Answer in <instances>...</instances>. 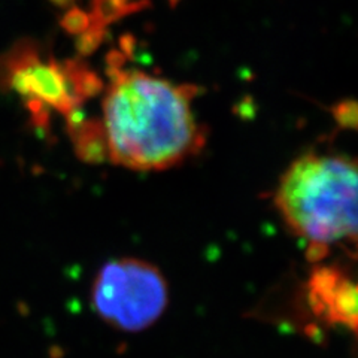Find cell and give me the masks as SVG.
I'll return each mask as SVG.
<instances>
[{
	"label": "cell",
	"mask_w": 358,
	"mask_h": 358,
	"mask_svg": "<svg viewBox=\"0 0 358 358\" xmlns=\"http://www.w3.org/2000/svg\"><path fill=\"white\" fill-rule=\"evenodd\" d=\"M99 122L105 160L138 172L171 169L205 143L193 109L197 88L112 60Z\"/></svg>",
	"instance_id": "1"
},
{
	"label": "cell",
	"mask_w": 358,
	"mask_h": 358,
	"mask_svg": "<svg viewBox=\"0 0 358 358\" xmlns=\"http://www.w3.org/2000/svg\"><path fill=\"white\" fill-rule=\"evenodd\" d=\"M357 164L343 155H301L281 176L275 206L287 227L308 243L312 260L331 245L357 238Z\"/></svg>",
	"instance_id": "2"
},
{
	"label": "cell",
	"mask_w": 358,
	"mask_h": 358,
	"mask_svg": "<svg viewBox=\"0 0 358 358\" xmlns=\"http://www.w3.org/2000/svg\"><path fill=\"white\" fill-rule=\"evenodd\" d=\"M102 87L97 76L78 62H59L42 54L36 42L21 39L0 55V90L24 99L36 126H47L51 112L67 121Z\"/></svg>",
	"instance_id": "3"
},
{
	"label": "cell",
	"mask_w": 358,
	"mask_h": 358,
	"mask_svg": "<svg viewBox=\"0 0 358 358\" xmlns=\"http://www.w3.org/2000/svg\"><path fill=\"white\" fill-rule=\"evenodd\" d=\"M92 303L109 326L138 333L160 320L169 303V287L159 267L127 257L106 263L97 272Z\"/></svg>",
	"instance_id": "4"
},
{
	"label": "cell",
	"mask_w": 358,
	"mask_h": 358,
	"mask_svg": "<svg viewBox=\"0 0 358 358\" xmlns=\"http://www.w3.org/2000/svg\"><path fill=\"white\" fill-rule=\"evenodd\" d=\"M308 301L313 315L324 322L357 330V285L334 266L313 268L308 282Z\"/></svg>",
	"instance_id": "5"
},
{
	"label": "cell",
	"mask_w": 358,
	"mask_h": 358,
	"mask_svg": "<svg viewBox=\"0 0 358 358\" xmlns=\"http://www.w3.org/2000/svg\"><path fill=\"white\" fill-rule=\"evenodd\" d=\"M94 3L100 22L117 20L141 8V0H94Z\"/></svg>",
	"instance_id": "6"
},
{
	"label": "cell",
	"mask_w": 358,
	"mask_h": 358,
	"mask_svg": "<svg viewBox=\"0 0 358 358\" xmlns=\"http://www.w3.org/2000/svg\"><path fill=\"white\" fill-rule=\"evenodd\" d=\"M355 103L351 105V108H348V103H342L339 106H336L334 109V115L336 120H338L342 126L345 127H355V121H357V114L355 115H350V112H355Z\"/></svg>",
	"instance_id": "7"
},
{
	"label": "cell",
	"mask_w": 358,
	"mask_h": 358,
	"mask_svg": "<svg viewBox=\"0 0 358 358\" xmlns=\"http://www.w3.org/2000/svg\"><path fill=\"white\" fill-rule=\"evenodd\" d=\"M51 2H54V3H59V5H63L66 0H51Z\"/></svg>",
	"instance_id": "8"
}]
</instances>
